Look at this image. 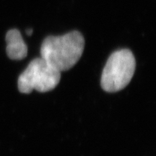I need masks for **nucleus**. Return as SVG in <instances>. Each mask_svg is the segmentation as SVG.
I'll use <instances>...</instances> for the list:
<instances>
[{"mask_svg": "<svg viewBox=\"0 0 156 156\" xmlns=\"http://www.w3.org/2000/svg\"><path fill=\"white\" fill-rule=\"evenodd\" d=\"M85 38L79 31H72L61 36H50L44 39L41 55L59 72L67 71L77 64L83 55Z\"/></svg>", "mask_w": 156, "mask_h": 156, "instance_id": "nucleus-1", "label": "nucleus"}, {"mask_svg": "<svg viewBox=\"0 0 156 156\" xmlns=\"http://www.w3.org/2000/svg\"><path fill=\"white\" fill-rule=\"evenodd\" d=\"M136 60L130 50L116 51L109 56L101 75V85L103 90L114 93L122 90L133 77Z\"/></svg>", "mask_w": 156, "mask_h": 156, "instance_id": "nucleus-2", "label": "nucleus"}, {"mask_svg": "<svg viewBox=\"0 0 156 156\" xmlns=\"http://www.w3.org/2000/svg\"><path fill=\"white\" fill-rule=\"evenodd\" d=\"M61 80V72L42 57L32 60L20 75L17 85L20 92L30 93L34 90L41 93L52 90Z\"/></svg>", "mask_w": 156, "mask_h": 156, "instance_id": "nucleus-3", "label": "nucleus"}, {"mask_svg": "<svg viewBox=\"0 0 156 156\" xmlns=\"http://www.w3.org/2000/svg\"><path fill=\"white\" fill-rule=\"evenodd\" d=\"M7 54L10 59L22 60L28 54V46L25 44L20 32L17 29H12L6 35Z\"/></svg>", "mask_w": 156, "mask_h": 156, "instance_id": "nucleus-4", "label": "nucleus"}, {"mask_svg": "<svg viewBox=\"0 0 156 156\" xmlns=\"http://www.w3.org/2000/svg\"><path fill=\"white\" fill-rule=\"evenodd\" d=\"M32 33H33L32 29H28V30H26V34H27V35H28V36H31Z\"/></svg>", "mask_w": 156, "mask_h": 156, "instance_id": "nucleus-5", "label": "nucleus"}]
</instances>
